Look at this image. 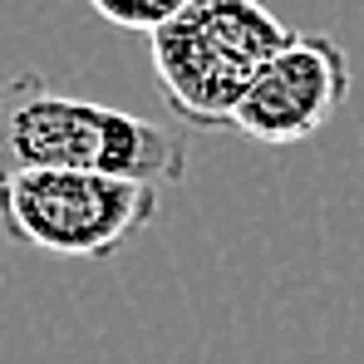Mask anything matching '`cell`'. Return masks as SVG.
Instances as JSON below:
<instances>
[{"mask_svg":"<svg viewBox=\"0 0 364 364\" xmlns=\"http://www.w3.org/2000/svg\"><path fill=\"white\" fill-rule=\"evenodd\" d=\"M89 5H94L99 20H109V25H119V30L153 35V30H163L168 20H178L182 10L197 5V0H89Z\"/></svg>","mask_w":364,"mask_h":364,"instance_id":"cell-5","label":"cell"},{"mask_svg":"<svg viewBox=\"0 0 364 364\" xmlns=\"http://www.w3.org/2000/svg\"><path fill=\"white\" fill-rule=\"evenodd\" d=\"M291 25L261 0H197L148 35L153 79L192 128H232V114L256 74L291 45Z\"/></svg>","mask_w":364,"mask_h":364,"instance_id":"cell-2","label":"cell"},{"mask_svg":"<svg viewBox=\"0 0 364 364\" xmlns=\"http://www.w3.org/2000/svg\"><path fill=\"white\" fill-rule=\"evenodd\" d=\"M158 222V187L104 173H0L5 237L64 261H109Z\"/></svg>","mask_w":364,"mask_h":364,"instance_id":"cell-3","label":"cell"},{"mask_svg":"<svg viewBox=\"0 0 364 364\" xmlns=\"http://www.w3.org/2000/svg\"><path fill=\"white\" fill-rule=\"evenodd\" d=\"M350 99V55L335 35L305 30L256 74L232 114V133L261 148H296L315 138Z\"/></svg>","mask_w":364,"mask_h":364,"instance_id":"cell-4","label":"cell"},{"mask_svg":"<svg viewBox=\"0 0 364 364\" xmlns=\"http://www.w3.org/2000/svg\"><path fill=\"white\" fill-rule=\"evenodd\" d=\"M104 173L148 187H182L187 148L173 128L94 99L50 89L40 74L0 84V173Z\"/></svg>","mask_w":364,"mask_h":364,"instance_id":"cell-1","label":"cell"}]
</instances>
